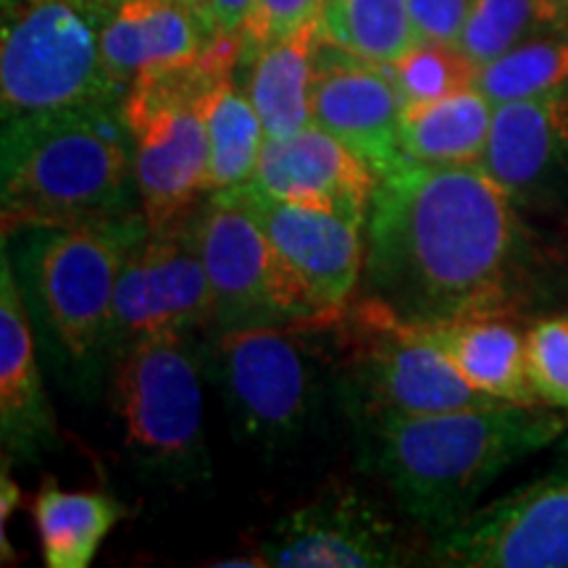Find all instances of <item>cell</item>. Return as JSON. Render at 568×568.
I'll list each match as a JSON object with an SVG mask.
<instances>
[{
    "label": "cell",
    "mask_w": 568,
    "mask_h": 568,
    "mask_svg": "<svg viewBox=\"0 0 568 568\" xmlns=\"http://www.w3.org/2000/svg\"><path fill=\"white\" fill-rule=\"evenodd\" d=\"M514 251L510 195L479 163H403L368 209L364 303L408 326L495 314Z\"/></svg>",
    "instance_id": "obj_1"
},
{
    "label": "cell",
    "mask_w": 568,
    "mask_h": 568,
    "mask_svg": "<svg viewBox=\"0 0 568 568\" xmlns=\"http://www.w3.org/2000/svg\"><path fill=\"white\" fill-rule=\"evenodd\" d=\"M566 429L568 416L510 403L364 426L368 468L403 514L435 537L471 514L474 500L508 466Z\"/></svg>",
    "instance_id": "obj_2"
},
{
    "label": "cell",
    "mask_w": 568,
    "mask_h": 568,
    "mask_svg": "<svg viewBox=\"0 0 568 568\" xmlns=\"http://www.w3.org/2000/svg\"><path fill=\"white\" fill-rule=\"evenodd\" d=\"M3 237L134 216L132 138L122 103H88L3 122Z\"/></svg>",
    "instance_id": "obj_3"
},
{
    "label": "cell",
    "mask_w": 568,
    "mask_h": 568,
    "mask_svg": "<svg viewBox=\"0 0 568 568\" xmlns=\"http://www.w3.org/2000/svg\"><path fill=\"white\" fill-rule=\"evenodd\" d=\"M243 61V34L209 42L201 59L148 71L130 84L122 116L132 138L134 187L151 232L187 222L209 193V130L201 101Z\"/></svg>",
    "instance_id": "obj_4"
},
{
    "label": "cell",
    "mask_w": 568,
    "mask_h": 568,
    "mask_svg": "<svg viewBox=\"0 0 568 568\" xmlns=\"http://www.w3.org/2000/svg\"><path fill=\"white\" fill-rule=\"evenodd\" d=\"M113 9V0H0L3 122L124 101L101 59V34Z\"/></svg>",
    "instance_id": "obj_5"
},
{
    "label": "cell",
    "mask_w": 568,
    "mask_h": 568,
    "mask_svg": "<svg viewBox=\"0 0 568 568\" xmlns=\"http://www.w3.org/2000/svg\"><path fill=\"white\" fill-rule=\"evenodd\" d=\"M145 232L142 213L116 222L30 232L24 272L34 305L63 358L80 372L95 368L111 351L119 276Z\"/></svg>",
    "instance_id": "obj_6"
},
{
    "label": "cell",
    "mask_w": 568,
    "mask_h": 568,
    "mask_svg": "<svg viewBox=\"0 0 568 568\" xmlns=\"http://www.w3.org/2000/svg\"><path fill=\"white\" fill-rule=\"evenodd\" d=\"M113 410L140 466L176 481L209 471L201 376L187 335L166 332L119 347Z\"/></svg>",
    "instance_id": "obj_7"
},
{
    "label": "cell",
    "mask_w": 568,
    "mask_h": 568,
    "mask_svg": "<svg viewBox=\"0 0 568 568\" xmlns=\"http://www.w3.org/2000/svg\"><path fill=\"white\" fill-rule=\"evenodd\" d=\"M355 326L358 339L345 366V389L361 426L385 418L500 406V400L468 385L416 326L400 324L368 303H361Z\"/></svg>",
    "instance_id": "obj_8"
},
{
    "label": "cell",
    "mask_w": 568,
    "mask_h": 568,
    "mask_svg": "<svg viewBox=\"0 0 568 568\" xmlns=\"http://www.w3.org/2000/svg\"><path fill=\"white\" fill-rule=\"evenodd\" d=\"M195 232L219 329L314 322L308 301L237 190L211 193L195 213Z\"/></svg>",
    "instance_id": "obj_9"
},
{
    "label": "cell",
    "mask_w": 568,
    "mask_h": 568,
    "mask_svg": "<svg viewBox=\"0 0 568 568\" xmlns=\"http://www.w3.org/2000/svg\"><path fill=\"white\" fill-rule=\"evenodd\" d=\"M282 326H232L216 339V372L234 424L264 445L295 439L314 410L308 361Z\"/></svg>",
    "instance_id": "obj_10"
},
{
    "label": "cell",
    "mask_w": 568,
    "mask_h": 568,
    "mask_svg": "<svg viewBox=\"0 0 568 568\" xmlns=\"http://www.w3.org/2000/svg\"><path fill=\"white\" fill-rule=\"evenodd\" d=\"M435 564L568 568V450L558 468L437 535Z\"/></svg>",
    "instance_id": "obj_11"
},
{
    "label": "cell",
    "mask_w": 568,
    "mask_h": 568,
    "mask_svg": "<svg viewBox=\"0 0 568 568\" xmlns=\"http://www.w3.org/2000/svg\"><path fill=\"white\" fill-rule=\"evenodd\" d=\"M213 322V301L197 245L195 213L169 230L145 232L122 268L113 301L111 353L132 339Z\"/></svg>",
    "instance_id": "obj_12"
},
{
    "label": "cell",
    "mask_w": 568,
    "mask_h": 568,
    "mask_svg": "<svg viewBox=\"0 0 568 568\" xmlns=\"http://www.w3.org/2000/svg\"><path fill=\"white\" fill-rule=\"evenodd\" d=\"M314 311V322L345 308L364 274V226L337 213L280 201L255 184L234 187Z\"/></svg>",
    "instance_id": "obj_13"
},
{
    "label": "cell",
    "mask_w": 568,
    "mask_h": 568,
    "mask_svg": "<svg viewBox=\"0 0 568 568\" xmlns=\"http://www.w3.org/2000/svg\"><path fill=\"white\" fill-rule=\"evenodd\" d=\"M395 524L358 489L318 495L276 524L261 548L266 566L374 568L403 564Z\"/></svg>",
    "instance_id": "obj_14"
},
{
    "label": "cell",
    "mask_w": 568,
    "mask_h": 568,
    "mask_svg": "<svg viewBox=\"0 0 568 568\" xmlns=\"http://www.w3.org/2000/svg\"><path fill=\"white\" fill-rule=\"evenodd\" d=\"M403 98L389 67L364 61L322 40L314 77V124L355 155H361L376 176L400 169Z\"/></svg>",
    "instance_id": "obj_15"
},
{
    "label": "cell",
    "mask_w": 568,
    "mask_h": 568,
    "mask_svg": "<svg viewBox=\"0 0 568 568\" xmlns=\"http://www.w3.org/2000/svg\"><path fill=\"white\" fill-rule=\"evenodd\" d=\"M251 184L280 201L366 226L379 176L335 134L311 124L290 138H266Z\"/></svg>",
    "instance_id": "obj_16"
},
{
    "label": "cell",
    "mask_w": 568,
    "mask_h": 568,
    "mask_svg": "<svg viewBox=\"0 0 568 568\" xmlns=\"http://www.w3.org/2000/svg\"><path fill=\"white\" fill-rule=\"evenodd\" d=\"M0 432L6 456L21 460L53 450L59 439L24 295L6 253L0 266Z\"/></svg>",
    "instance_id": "obj_17"
},
{
    "label": "cell",
    "mask_w": 568,
    "mask_h": 568,
    "mask_svg": "<svg viewBox=\"0 0 568 568\" xmlns=\"http://www.w3.org/2000/svg\"><path fill=\"white\" fill-rule=\"evenodd\" d=\"M209 42L184 0H119L103 27L101 59L109 80L126 95L140 74L193 63Z\"/></svg>",
    "instance_id": "obj_18"
},
{
    "label": "cell",
    "mask_w": 568,
    "mask_h": 568,
    "mask_svg": "<svg viewBox=\"0 0 568 568\" xmlns=\"http://www.w3.org/2000/svg\"><path fill=\"white\" fill-rule=\"evenodd\" d=\"M568 159V88L495 105L479 166L506 193L521 195Z\"/></svg>",
    "instance_id": "obj_19"
},
{
    "label": "cell",
    "mask_w": 568,
    "mask_h": 568,
    "mask_svg": "<svg viewBox=\"0 0 568 568\" xmlns=\"http://www.w3.org/2000/svg\"><path fill=\"white\" fill-rule=\"evenodd\" d=\"M445 353L456 372L479 393L510 406H537L539 395L529 376L527 337L495 314L416 326Z\"/></svg>",
    "instance_id": "obj_20"
},
{
    "label": "cell",
    "mask_w": 568,
    "mask_h": 568,
    "mask_svg": "<svg viewBox=\"0 0 568 568\" xmlns=\"http://www.w3.org/2000/svg\"><path fill=\"white\" fill-rule=\"evenodd\" d=\"M322 45L318 21L287 38L255 48L247 71V98L255 105L266 138L290 134L314 124V77Z\"/></svg>",
    "instance_id": "obj_21"
},
{
    "label": "cell",
    "mask_w": 568,
    "mask_h": 568,
    "mask_svg": "<svg viewBox=\"0 0 568 568\" xmlns=\"http://www.w3.org/2000/svg\"><path fill=\"white\" fill-rule=\"evenodd\" d=\"M495 103L477 84L429 103L403 105L400 151L406 163H479L493 130Z\"/></svg>",
    "instance_id": "obj_22"
},
{
    "label": "cell",
    "mask_w": 568,
    "mask_h": 568,
    "mask_svg": "<svg viewBox=\"0 0 568 568\" xmlns=\"http://www.w3.org/2000/svg\"><path fill=\"white\" fill-rule=\"evenodd\" d=\"M124 508L103 493L61 489L53 479L34 497V527L51 568H88Z\"/></svg>",
    "instance_id": "obj_23"
},
{
    "label": "cell",
    "mask_w": 568,
    "mask_h": 568,
    "mask_svg": "<svg viewBox=\"0 0 568 568\" xmlns=\"http://www.w3.org/2000/svg\"><path fill=\"white\" fill-rule=\"evenodd\" d=\"M201 109L209 130V193L251 184L266 134L234 71L205 90Z\"/></svg>",
    "instance_id": "obj_24"
},
{
    "label": "cell",
    "mask_w": 568,
    "mask_h": 568,
    "mask_svg": "<svg viewBox=\"0 0 568 568\" xmlns=\"http://www.w3.org/2000/svg\"><path fill=\"white\" fill-rule=\"evenodd\" d=\"M322 40L358 59L393 67L418 42L408 0H324Z\"/></svg>",
    "instance_id": "obj_25"
},
{
    "label": "cell",
    "mask_w": 568,
    "mask_h": 568,
    "mask_svg": "<svg viewBox=\"0 0 568 568\" xmlns=\"http://www.w3.org/2000/svg\"><path fill=\"white\" fill-rule=\"evenodd\" d=\"M568 0H474L458 48L481 69L537 34L564 30Z\"/></svg>",
    "instance_id": "obj_26"
},
{
    "label": "cell",
    "mask_w": 568,
    "mask_h": 568,
    "mask_svg": "<svg viewBox=\"0 0 568 568\" xmlns=\"http://www.w3.org/2000/svg\"><path fill=\"white\" fill-rule=\"evenodd\" d=\"M477 88L495 105L568 88V30L537 34L485 63Z\"/></svg>",
    "instance_id": "obj_27"
},
{
    "label": "cell",
    "mask_w": 568,
    "mask_h": 568,
    "mask_svg": "<svg viewBox=\"0 0 568 568\" xmlns=\"http://www.w3.org/2000/svg\"><path fill=\"white\" fill-rule=\"evenodd\" d=\"M393 80L400 90L403 105L429 103L477 84L479 67L458 45L418 40L410 51L395 61Z\"/></svg>",
    "instance_id": "obj_28"
},
{
    "label": "cell",
    "mask_w": 568,
    "mask_h": 568,
    "mask_svg": "<svg viewBox=\"0 0 568 568\" xmlns=\"http://www.w3.org/2000/svg\"><path fill=\"white\" fill-rule=\"evenodd\" d=\"M527 355L539 403L568 410V316L545 318L531 326Z\"/></svg>",
    "instance_id": "obj_29"
},
{
    "label": "cell",
    "mask_w": 568,
    "mask_h": 568,
    "mask_svg": "<svg viewBox=\"0 0 568 568\" xmlns=\"http://www.w3.org/2000/svg\"><path fill=\"white\" fill-rule=\"evenodd\" d=\"M474 0H408L410 21L418 40L458 45Z\"/></svg>",
    "instance_id": "obj_30"
},
{
    "label": "cell",
    "mask_w": 568,
    "mask_h": 568,
    "mask_svg": "<svg viewBox=\"0 0 568 568\" xmlns=\"http://www.w3.org/2000/svg\"><path fill=\"white\" fill-rule=\"evenodd\" d=\"M255 0H197L195 13L211 40L240 38Z\"/></svg>",
    "instance_id": "obj_31"
},
{
    "label": "cell",
    "mask_w": 568,
    "mask_h": 568,
    "mask_svg": "<svg viewBox=\"0 0 568 568\" xmlns=\"http://www.w3.org/2000/svg\"><path fill=\"white\" fill-rule=\"evenodd\" d=\"M184 3H187V6H190V9H193V11H195V6H197V0H184Z\"/></svg>",
    "instance_id": "obj_32"
},
{
    "label": "cell",
    "mask_w": 568,
    "mask_h": 568,
    "mask_svg": "<svg viewBox=\"0 0 568 568\" xmlns=\"http://www.w3.org/2000/svg\"><path fill=\"white\" fill-rule=\"evenodd\" d=\"M113 3H119V0H113Z\"/></svg>",
    "instance_id": "obj_33"
}]
</instances>
